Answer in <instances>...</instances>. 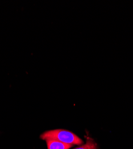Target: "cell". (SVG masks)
Here are the masks:
<instances>
[{
  "label": "cell",
  "instance_id": "cell-1",
  "mask_svg": "<svg viewBox=\"0 0 133 149\" xmlns=\"http://www.w3.org/2000/svg\"><path fill=\"white\" fill-rule=\"evenodd\" d=\"M43 140H53L71 145H82L83 141L72 132L65 130H53L44 132L40 135Z\"/></svg>",
  "mask_w": 133,
  "mask_h": 149
},
{
  "label": "cell",
  "instance_id": "cell-2",
  "mask_svg": "<svg viewBox=\"0 0 133 149\" xmlns=\"http://www.w3.org/2000/svg\"><path fill=\"white\" fill-rule=\"evenodd\" d=\"M46 143L48 149H69L74 146L73 145L53 140H46Z\"/></svg>",
  "mask_w": 133,
  "mask_h": 149
},
{
  "label": "cell",
  "instance_id": "cell-3",
  "mask_svg": "<svg viewBox=\"0 0 133 149\" xmlns=\"http://www.w3.org/2000/svg\"><path fill=\"white\" fill-rule=\"evenodd\" d=\"M75 149H98L97 145L91 139H88L85 144L82 145Z\"/></svg>",
  "mask_w": 133,
  "mask_h": 149
}]
</instances>
